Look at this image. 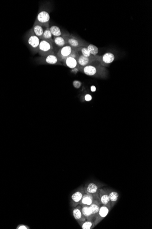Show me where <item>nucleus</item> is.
I'll use <instances>...</instances> for the list:
<instances>
[{
  "label": "nucleus",
  "instance_id": "f257e3e1",
  "mask_svg": "<svg viewBox=\"0 0 152 229\" xmlns=\"http://www.w3.org/2000/svg\"><path fill=\"white\" fill-rule=\"evenodd\" d=\"M95 61L83 67V72L87 76L101 78L106 77L107 75L106 69L99 62L96 63L95 62Z\"/></svg>",
  "mask_w": 152,
  "mask_h": 229
},
{
  "label": "nucleus",
  "instance_id": "c756f323",
  "mask_svg": "<svg viewBox=\"0 0 152 229\" xmlns=\"http://www.w3.org/2000/svg\"><path fill=\"white\" fill-rule=\"evenodd\" d=\"M92 97L91 95H89V94H87L85 96V100L86 101H90L92 100Z\"/></svg>",
  "mask_w": 152,
  "mask_h": 229
},
{
  "label": "nucleus",
  "instance_id": "f3484780",
  "mask_svg": "<svg viewBox=\"0 0 152 229\" xmlns=\"http://www.w3.org/2000/svg\"><path fill=\"white\" fill-rule=\"evenodd\" d=\"M100 198L101 203L103 205H107L110 203V199L109 195L103 189L100 190Z\"/></svg>",
  "mask_w": 152,
  "mask_h": 229
},
{
  "label": "nucleus",
  "instance_id": "9b49d317",
  "mask_svg": "<svg viewBox=\"0 0 152 229\" xmlns=\"http://www.w3.org/2000/svg\"><path fill=\"white\" fill-rule=\"evenodd\" d=\"M84 192L83 190L78 191L76 192L75 193L73 194L72 196V206L73 207H76L78 205L81 200L83 195H84Z\"/></svg>",
  "mask_w": 152,
  "mask_h": 229
},
{
  "label": "nucleus",
  "instance_id": "1a4fd4ad",
  "mask_svg": "<svg viewBox=\"0 0 152 229\" xmlns=\"http://www.w3.org/2000/svg\"><path fill=\"white\" fill-rule=\"evenodd\" d=\"M40 60L43 61L44 63L49 65H56L60 63L59 59L58 58L55 54H51L45 57H42Z\"/></svg>",
  "mask_w": 152,
  "mask_h": 229
},
{
  "label": "nucleus",
  "instance_id": "bb28decb",
  "mask_svg": "<svg viewBox=\"0 0 152 229\" xmlns=\"http://www.w3.org/2000/svg\"><path fill=\"white\" fill-rule=\"evenodd\" d=\"M79 52L77 51L75 49H73L69 57H73V58H75V59L77 60L78 58H79Z\"/></svg>",
  "mask_w": 152,
  "mask_h": 229
},
{
  "label": "nucleus",
  "instance_id": "423d86ee",
  "mask_svg": "<svg viewBox=\"0 0 152 229\" xmlns=\"http://www.w3.org/2000/svg\"><path fill=\"white\" fill-rule=\"evenodd\" d=\"M95 58L96 61L104 67L114 62L115 60L114 55L111 52H108L101 56H95Z\"/></svg>",
  "mask_w": 152,
  "mask_h": 229
},
{
  "label": "nucleus",
  "instance_id": "9d476101",
  "mask_svg": "<svg viewBox=\"0 0 152 229\" xmlns=\"http://www.w3.org/2000/svg\"><path fill=\"white\" fill-rule=\"evenodd\" d=\"M96 61V60L95 58H89V57H85L82 55H79V58L77 59L78 65L82 67L88 66Z\"/></svg>",
  "mask_w": 152,
  "mask_h": 229
},
{
  "label": "nucleus",
  "instance_id": "ddd939ff",
  "mask_svg": "<svg viewBox=\"0 0 152 229\" xmlns=\"http://www.w3.org/2000/svg\"><path fill=\"white\" fill-rule=\"evenodd\" d=\"M93 198L91 194H84L80 202L81 206H89L93 202Z\"/></svg>",
  "mask_w": 152,
  "mask_h": 229
},
{
  "label": "nucleus",
  "instance_id": "f8f14e48",
  "mask_svg": "<svg viewBox=\"0 0 152 229\" xmlns=\"http://www.w3.org/2000/svg\"><path fill=\"white\" fill-rule=\"evenodd\" d=\"M73 214L74 218L78 221L83 222L86 221V218L82 213L81 206L75 208L73 210Z\"/></svg>",
  "mask_w": 152,
  "mask_h": 229
},
{
  "label": "nucleus",
  "instance_id": "412c9836",
  "mask_svg": "<svg viewBox=\"0 0 152 229\" xmlns=\"http://www.w3.org/2000/svg\"><path fill=\"white\" fill-rule=\"evenodd\" d=\"M89 207L91 210L92 216H94L98 214L100 209L99 204L98 202H97L96 201H94L93 200V203L89 206Z\"/></svg>",
  "mask_w": 152,
  "mask_h": 229
},
{
  "label": "nucleus",
  "instance_id": "20e7f679",
  "mask_svg": "<svg viewBox=\"0 0 152 229\" xmlns=\"http://www.w3.org/2000/svg\"><path fill=\"white\" fill-rule=\"evenodd\" d=\"M65 38L68 45L70 46L73 49L82 47H87L89 44L82 39L77 38L75 36L67 35L64 36Z\"/></svg>",
  "mask_w": 152,
  "mask_h": 229
},
{
  "label": "nucleus",
  "instance_id": "dca6fc26",
  "mask_svg": "<svg viewBox=\"0 0 152 229\" xmlns=\"http://www.w3.org/2000/svg\"><path fill=\"white\" fill-rule=\"evenodd\" d=\"M53 42L56 46L61 48L68 45V43L64 36L54 37L53 39Z\"/></svg>",
  "mask_w": 152,
  "mask_h": 229
},
{
  "label": "nucleus",
  "instance_id": "7c9ffc66",
  "mask_svg": "<svg viewBox=\"0 0 152 229\" xmlns=\"http://www.w3.org/2000/svg\"><path fill=\"white\" fill-rule=\"evenodd\" d=\"M91 90L92 92H95L96 90V87L94 86H92L91 87Z\"/></svg>",
  "mask_w": 152,
  "mask_h": 229
},
{
  "label": "nucleus",
  "instance_id": "39448f33",
  "mask_svg": "<svg viewBox=\"0 0 152 229\" xmlns=\"http://www.w3.org/2000/svg\"><path fill=\"white\" fill-rule=\"evenodd\" d=\"M50 19V16L48 12L45 10L41 11L38 14L35 23L39 24L43 27L44 26L47 28L49 27V23Z\"/></svg>",
  "mask_w": 152,
  "mask_h": 229
},
{
  "label": "nucleus",
  "instance_id": "a211bd4d",
  "mask_svg": "<svg viewBox=\"0 0 152 229\" xmlns=\"http://www.w3.org/2000/svg\"><path fill=\"white\" fill-rule=\"evenodd\" d=\"M52 33H51L50 27H47L45 30H44L43 34L41 38V40H45V41H49L51 43H53V39L52 38Z\"/></svg>",
  "mask_w": 152,
  "mask_h": 229
},
{
  "label": "nucleus",
  "instance_id": "4be33fe9",
  "mask_svg": "<svg viewBox=\"0 0 152 229\" xmlns=\"http://www.w3.org/2000/svg\"><path fill=\"white\" fill-rule=\"evenodd\" d=\"M98 187L96 184L94 183H90L89 184L86 188V191L88 194H96L98 190Z\"/></svg>",
  "mask_w": 152,
  "mask_h": 229
},
{
  "label": "nucleus",
  "instance_id": "6e6552de",
  "mask_svg": "<svg viewBox=\"0 0 152 229\" xmlns=\"http://www.w3.org/2000/svg\"><path fill=\"white\" fill-rule=\"evenodd\" d=\"M110 210V206L109 203L107 205H104L100 207L99 210L97 214L98 215H97L96 219L95 221L94 226L97 225L103 219L107 216Z\"/></svg>",
  "mask_w": 152,
  "mask_h": 229
},
{
  "label": "nucleus",
  "instance_id": "7ed1b4c3",
  "mask_svg": "<svg viewBox=\"0 0 152 229\" xmlns=\"http://www.w3.org/2000/svg\"><path fill=\"white\" fill-rule=\"evenodd\" d=\"M27 43L29 46L31 51L35 53H38L40 39L34 34L32 29L27 35Z\"/></svg>",
  "mask_w": 152,
  "mask_h": 229
},
{
  "label": "nucleus",
  "instance_id": "a878e982",
  "mask_svg": "<svg viewBox=\"0 0 152 229\" xmlns=\"http://www.w3.org/2000/svg\"><path fill=\"white\" fill-rule=\"evenodd\" d=\"M82 228L83 229H90L93 227L94 223L91 221H84V222L82 224Z\"/></svg>",
  "mask_w": 152,
  "mask_h": 229
},
{
  "label": "nucleus",
  "instance_id": "2eb2a0df",
  "mask_svg": "<svg viewBox=\"0 0 152 229\" xmlns=\"http://www.w3.org/2000/svg\"><path fill=\"white\" fill-rule=\"evenodd\" d=\"M32 30H33L34 34L37 37H38L40 39H41L43 34L44 30L43 28V26L39 24L34 23V25L32 28Z\"/></svg>",
  "mask_w": 152,
  "mask_h": 229
},
{
  "label": "nucleus",
  "instance_id": "4468645a",
  "mask_svg": "<svg viewBox=\"0 0 152 229\" xmlns=\"http://www.w3.org/2000/svg\"><path fill=\"white\" fill-rule=\"evenodd\" d=\"M63 62L67 67L72 69H75L79 65L77 59L71 57H68Z\"/></svg>",
  "mask_w": 152,
  "mask_h": 229
},
{
  "label": "nucleus",
  "instance_id": "c85d7f7f",
  "mask_svg": "<svg viewBox=\"0 0 152 229\" xmlns=\"http://www.w3.org/2000/svg\"><path fill=\"white\" fill-rule=\"evenodd\" d=\"M17 229H29L30 227L28 226L24 225H20L18 226L17 228Z\"/></svg>",
  "mask_w": 152,
  "mask_h": 229
},
{
  "label": "nucleus",
  "instance_id": "aec40b11",
  "mask_svg": "<svg viewBox=\"0 0 152 229\" xmlns=\"http://www.w3.org/2000/svg\"><path fill=\"white\" fill-rule=\"evenodd\" d=\"M82 211L86 219L89 220L92 217L91 210L89 206H82Z\"/></svg>",
  "mask_w": 152,
  "mask_h": 229
},
{
  "label": "nucleus",
  "instance_id": "b1692460",
  "mask_svg": "<svg viewBox=\"0 0 152 229\" xmlns=\"http://www.w3.org/2000/svg\"><path fill=\"white\" fill-rule=\"evenodd\" d=\"M87 48H88V50L93 56H97V54L99 53V49L96 46H94V45L90 44L87 46Z\"/></svg>",
  "mask_w": 152,
  "mask_h": 229
},
{
  "label": "nucleus",
  "instance_id": "5701e85b",
  "mask_svg": "<svg viewBox=\"0 0 152 229\" xmlns=\"http://www.w3.org/2000/svg\"><path fill=\"white\" fill-rule=\"evenodd\" d=\"M50 30L51 33H52V35L54 37H59V36H62V33L60 28L58 26L55 25H53L50 27Z\"/></svg>",
  "mask_w": 152,
  "mask_h": 229
},
{
  "label": "nucleus",
  "instance_id": "f03ea898",
  "mask_svg": "<svg viewBox=\"0 0 152 229\" xmlns=\"http://www.w3.org/2000/svg\"><path fill=\"white\" fill-rule=\"evenodd\" d=\"M38 53L42 57H45L51 54H55L53 43L45 40H41L39 46Z\"/></svg>",
  "mask_w": 152,
  "mask_h": 229
},
{
  "label": "nucleus",
  "instance_id": "6ab92c4d",
  "mask_svg": "<svg viewBox=\"0 0 152 229\" xmlns=\"http://www.w3.org/2000/svg\"><path fill=\"white\" fill-rule=\"evenodd\" d=\"M79 53H81V55L90 58H95V56H93L90 53L86 47H80L75 49Z\"/></svg>",
  "mask_w": 152,
  "mask_h": 229
},
{
  "label": "nucleus",
  "instance_id": "393cba45",
  "mask_svg": "<svg viewBox=\"0 0 152 229\" xmlns=\"http://www.w3.org/2000/svg\"><path fill=\"white\" fill-rule=\"evenodd\" d=\"M109 195L110 199V202H111L112 204L115 203L118 200L119 197V194L116 192H112Z\"/></svg>",
  "mask_w": 152,
  "mask_h": 229
},
{
  "label": "nucleus",
  "instance_id": "0eeeda50",
  "mask_svg": "<svg viewBox=\"0 0 152 229\" xmlns=\"http://www.w3.org/2000/svg\"><path fill=\"white\" fill-rule=\"evenodd\" d=\"M73 48L71 47L70 46L67 45L62 47L59 51H58L57 54V57L59 59L60 61H63L70 56Z\"/></svg>",
  "mask_w": 152,
  "mask_h": 229
},
{
  "label": "nucleus",
  "instance_id": "cd10ccee",
  "mask_svg": "<svg viewBox=\"0 0 152 229\" xmlns=\"http://www.w3.org/2000/svg\"><path fill=\"white\" fill-rule=\"evenodd\" d=\"M81 82L79 81H74L73 82V85L76 88H79L81 86Z\"/></svg>",
  "mask_w": 152,
  "mask_h": 229
}]
</instances>
